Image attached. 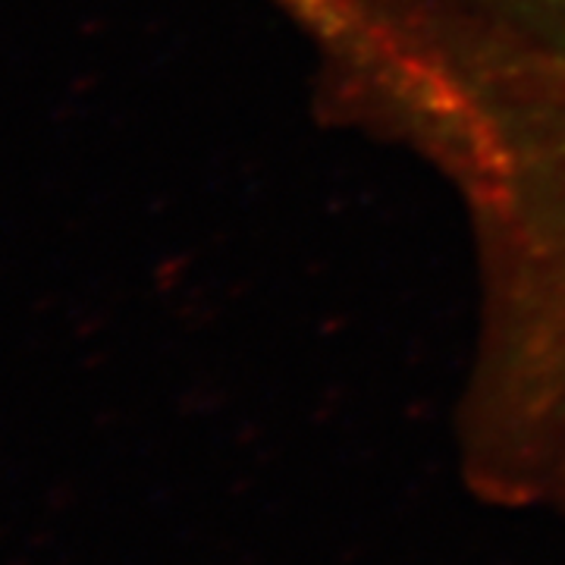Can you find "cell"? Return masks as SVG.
Segmentation results:
<instances>
[{
    "instance_id": "cell-1",
    "label": "cell",
    "mask_w": 565,
    "mask_h": 565,
    "mask_svg": "<svg viewBox=\"0 0 565 565\" xmlns=\"http://www.w3.org/2000/svg\"><path fill=\"white\" fill-rule=\"evenodd\" d=\"M393 132L452 192L468 233L459 422L505 471L565 490V57L434 22L405 54Z\"/></svg>"
},
{
    "instance_id": "cell-2",
    "label": "cell",
    "mask_w": 565,
    "mask_h": 565,
    "mask_svg": "<svg viewBox=\"0 0 565 565\" xmlns=\"http://www.w3.org/2000/svg\"><path fill=\"white\" fill-rule=\"evenodd\" d=\"M503 39L565 57V0H434Z\"/></svg>"
}]
</instances>
